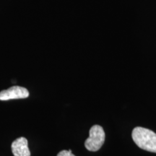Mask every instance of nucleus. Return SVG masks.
Returning <instances> with one entry per match:
<instances>
[{
	"label": "nucleus",
	"instance_id": "f257e3e1",
	"mask_svg": "<svg viewBox=\"0 0 156 156\" xmlns=\"http://www.w3.org/2000/svg\"><path fill=\"white\" fill-rule=\"evenodd\" d=\"M134 143L144 151L156 153V133L148 129L136 126L132 130Z\"/></svg>",
	"mask_w": 156,
	"mask_h": 156
},
{
	"label": "nucleus",
	"instance_id": "f03ea898",
	"mask_svg": "<svg viewBox=\"0 0 156 156\" xmlns=\"http://www.w3.org/2000/svg\"><path fill=\"white\" fill-rule=\"evenodd\" d=\"M90 136L85 142V147L87 151L96 152L101 149L105 142L106 134L103 127L100 125H94L90 128Z\"/></svg>",
	"mask_w": 156,
	"mask_h": 156
},
{
	"label": "nucleus",
	"instance_id": "7ed1b4c3",
	"mask_svg": "<svg viewBox=\"0 0 156 156\" xmlns=\"http://www.w3.org/2000/svg\"><path fill=\"white\" fill-rule=\"evenodd\" d=\"M28 96L29 92L28 90L20 86H13L0 92V101L26 98Z\"/></svg>",
	"mask_w": 156,
	"mask_h": 156
},
{
	"label": "nucleus",
	"instance_id": "20e7f679",
	"mask_svg": "<svg viewBox=\"0 0 156 156\" xmlns=\"http://www.w3.org/2000/svg\"><path fill=\"white\" fill-rule=\"evenodd\" d=\"M12 152L14 156H30L28 140L25 137L17 138L11 145Z\"/></svg>",
	"mask_w": 156,
	"mask_h": 156
},
{
	"label": "nucleus",
	"instance_id": "39448f33",
	"mask_svg": "<svg viewBox=\"0 0 156 156\" xmlns=\"http://www.w3.org/2000/svg\"><path fill=\"white\" fill-rule=\"evenodd\" d=\"M57 156H75L73 155V153H72L71 150H69V151H66V150H64V151H62L61 152L58 153Z\"/></svg>",
	"mask_w": 156,
	"mask_h": 156
}]
</instances>
